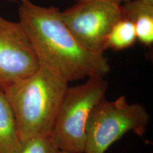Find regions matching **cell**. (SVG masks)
Returning <instances> with one entry per match:
<instances>
[{
	"instance_id": "9c48e42d",
	"label": "cell",
	"mask_w": 153,
	"mask_h": 153,
	"mask_svg": "<svg viewBox=\"0 0 153 153\" xmlns=\"http://www.w3.org/2000/svg\"><path fill=\"white\" fill-rule=\"evenodd\" d=\"M136 41L137 36L133 24L123 16L113 26L107 40L106 50L123 51L133 46Z\"/></svg>"
},
{
	"instance_id": "7c38bea8",
	"label": "cell",
	"mask_w": 153,
	"mask_h": 153,
	"mask_svg": "<svg viewBox=\"0 0 153 153\" xmlns=\"http://www.w3.org/2000/svg\"><path fill=\"white\" fill-rule=\"evenodd\" d=\"M143 1H144L145 2L148 4H150L153 5V0H143Z\"/></svg>"
},
{
	"instance_id": "4fadbf2b",
	"label": "cell",
	"mask_w": 153,
	"mask_h": 153,
	"mask_svg": "<svg viewBox=\"0 0 153 153\" xmlns=\"http://www.w3.org/2000/svg\"><path fill=\"white\" fill-rule=\"evenodd\" d=\"M57 153H70V152H66V151H63V150H58L57 151Z\"/></svg>"
},
{
	"instance_id": "3957f363",
	"label": "cell",
	"mask_w": 153,
	"mask_h": 153,
	"mask_svg": "<svg viewBox=\"0 0 153 153\" xmlns=\"http://www.w3.org/2000/svg\"><path fill=\"white\" fill-rule=\"evenodd\" d=\"M108 85L104 77L92 76L68 87L50 134L57 150L85 153L86 123L94 107L105 99Z\"/></svg>"
},
{
	"instance_id": "5b68a950",
	"label": "cell",
	"mask_w": 153,
	"mask_h": 153,
	"mask_svg": "<svg viewBox=\"0 0 153 153\" xmlns=\"http://www.w3.org/2000/svg\"><path fill=\"white\" fill-rule=\"evenodd\" d=\"M61 18L74 37L90 52L104 54L113 26L123 17L122 4L87 0L60 11Z\"/></svg>"
},
{
	"instance_id": "5bb4252c",
	"label": "cell",
	"mask_w": 153,
	"mask_h": 153,
	"mask_svg": "<svg viewBox=\"0 0 153 153\" xmlns=\"http://www.w3.org/2000/svg\"><path fill=\"white\" fill-rule=\"evenodd\" d=\"M7 1H14V2H16V1H19V0H7Z\"/></svg>"
},
{
	"instance_id": "6da1fadb",
	"label": "cell",
	"mask_w": 153,
	"mask_h": 153,
	"mask_svg": "<svg viewBox=\"0 0 153 153\" xmlns=\"http://www.w3.org/2000/svg\"><path fill=\"white\" fill-rule=\"evenodd\" d=\"M19 22L37 55L40 66L68 82L104 77L111 70L104 54L85 49L74 37L55 7L19 0Z\"/></svg>"
},
{
	"instance_id": "ba28073f",
	"label": "cell",
	"mask_w": 153,
	"mask_h": 153,
	"mask_svg": "<svg viewBox=\"0 0 153 153\" xmlns=\"http://www.w3.org/2000/svg\"><path fill=\"white\" fill-rule=\"evenodd\" d=\"M20 144L12 109L5 93L0 89V153H15Z\"/></svg>"
},
{
	"instance_id": "277c9868",
	"label": "cell",
	"mask_w": 153,
	"mask_h": 153,
	"mask_svg": "<svg viewBox=\"0 0 153 153\" xmlns=\"http://www.w3.org/2000/svg\"><path fill=\"white\" fill-rule=\"evenodd\" d=\"M149 121L145 107L129 104L125 96L112 101L103 99L94 107L86 123L85 153H105L130 131L142 137Z\"/></svg>"
},
{
	"instance_id": "8fae6325",
	"label": "cell",
	"mask_w": 153,
	"mask_h": 153,
	"mask_svg": "<svg viewBox=\"0 0 153 153\" xmlns=\"http://www.w3.org/2000/svg\"><path fill=\"white\" fill-rule=\"evenodd\" d=\"M77 1H87V0H76ZM104 1H114V2L122 4V2H125L126 1H128V0H104Z\"/></svg>"
},
{
	"instance_id": "52a82bcc",
	"label": "cell",
	"mask_w": 153,
	"mask_h": 153,
	"mask_svg": "<svg viewBox=\"0 0 153 153\" xmlns=\"http://www.w3.org/2000/svg\"><path fill=\"white\" fill-rule=\"evenodd\" d=\"M123 16L133 23L137 41L145 46L153 43V5L143 0H128L122 4Z\"/></svg>"
},
{
	"instance_id": "30bf717a",
	"label": "cell",
	"mask_w": 153,
	"mask_h": 153,
	"mask_svg": "<svg viewBox=\"0 0 153 153\" xmlns=\"http://www.w3.org/2000/svg\"><path fill=\"white\" fill-rule=\"evenodd\" d=\"M50 135H43L30 137L21 142L20 146L15 153H57Z\"/></svg>"
},
{
	"instance_id": "8992f818",
	"label": "cell",
	"mask_w": 153,
	"mask_h": 153,
	"mask_svg": "<svg viewBox=\"0 0 153 153\" xmlns=\"http://www.w3.org/2000/svg\"><path fill=\"white\" fill-rule=\"evenodd\" d=\"M40 68L38 57L20 23L0 16V89L26 79Z\"/></svg>"
},
{
	"instance_id": "7a4b0ae2",
	"label": "cell",
	"mask_w": 153,
	"mask_h": 153,
	"mask_svg": "<svg viewBox=\"0 0 153 153\" xmlns=\"http://www.w3.org/2000/svg\"><path fill=\"white\" fill-rule=\"evenodd\" d=\"M68 85L40 66L33 74L4 90L14 114L20 142L50 135Z\"/></svg>"
}]
</instances>
